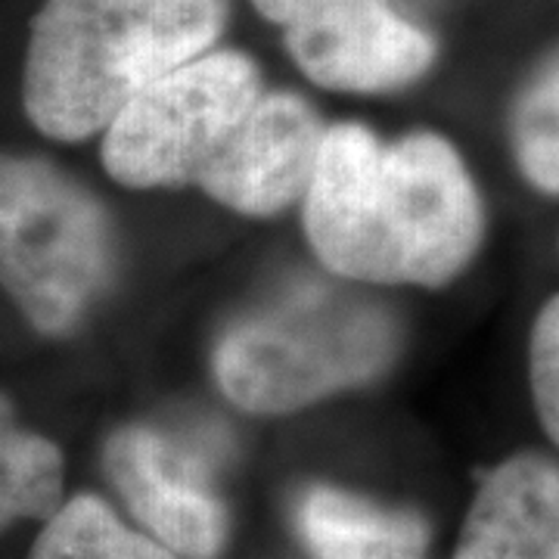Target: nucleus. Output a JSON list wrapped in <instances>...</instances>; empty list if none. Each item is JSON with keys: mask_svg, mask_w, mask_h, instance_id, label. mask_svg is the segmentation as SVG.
<instances>
[{"mask_svg": "<svg viewBox=\"0 0 559 559\" xmlns=\"http://www.w3.org/2000/svg\"><path fill=\"white\" fill-rule=\"evenodd\" d=\"M323 131L305 97L264 91L252 57L209 50L121 106L100 159L121 187H200L237 215L274 218L305 197Z\"/></svg>", "mask_w": 559, "mask_h": 559, "instance_id": "1", "label": "nucleus"}, {"mask_svg": "<svg viewBox=\"0 0 559 559\" xmlns=\"http://www.w3.org/2000/svg\"><path fill=\"white\" fill-rule=\"evenodd\" d=\"M318 261L358 286H429L479 252L485 212L466 165L432 131L385 143L358 121L330 124L301 197Z\"/></svg>", "mask_w": 559, "mask_h": 559, "instance_id": "2", "label": "nucleus"}, {"mask_svg": "<svg viewBox=\"0 0 559 559\" xmlns=\"http://www.w3.org/2000/svg\"><path fill=\"white\" fill-rule=\"evenodd\" d=\"M230 0H44L32 22L22 106L44 138L75 143L183 62L209 53Z\"/></svg>", "mask_w": 559, "mask_h": 559, "instance_id": "3", "label": "nucleus"}, {"mask_svg": "<svg viewBox=\"0 0 559 559\" xmlns=\"http://www.w3.org/2000/svg\"><path fill=\"white\" fill-rule=\"evenodd\" d=\"M401 352L389 305L301 280L237 318L215 345V380L246 414L283 417L382 377Z\"/></svg>", "mask_w": 559, "mask_h": 559, "instance_id": "4", "label": "nucleus"}, {"mask_svg": "<svg viewBox=\"0 0 559 559\" xmlns=\"http://www.w3.org/2000/svg\"><path fill=\"white\" fill-rule=\"evenodd\" d=\"M116 277L103 202L60 165L0 153V289L40 336H69Z\"/></svg>", "mask_w": 559, "mask_h": 559, "instance_id": "5", "label": "nucleus"}, {"mask_svg": "<svg viewBox=\"0 0 559 559\" xmlns=\"http://www.w3.org/2000/svg\"><path fill=\"white\" fill-rule=\"evenodd\" d=\"M283 28L289 57L326 91L382 94L417 81L436 60V38L392 0H252Z\"/></svg>", "mask_w": 559, "mask_h": 559, "instance_id": "6", "label": "nucleus"}, {"mask_svg": "<svg viewBox=\"0 0 559 559\" xmlns=\"http://www.w3.org/2000/svg\"><path fill=\"white\" fill-rule=\"evenodd\" d=\"M103 469L140 532L178 559H218L227 507L200 463L150 426H124L103 448Z\"/></svg>", "mask_w": 559, "mask_h": 559, "instance_id": "7", "label": "nucleus"}, {"mask_svg": "<svg viewBox=\"0 0 559 559\" xmlns=\"http://www.w3.org/2000/svg\"><path fill=\"white\" fill-rule=\"evenodd\" d=\"M451 559H559L557 460L525 451L495 466L469 503Z\"/></svg>", "mask_w": 559, "mask_h": 559, "instance_id": "8", "label": "nucleus"}, {"mask_svg": "<svg viewBox=\"0 0 559 559\" xmlns=\"http://www.w3.org/2000/svg\"><path fill=\"white\" fill-rule=\"evenodd\" d=\"M296 525L314 559H429V525L419 513L333 485L305 491Z\"/></svg>", "mask_w": 559, "mask_h": 559, "instance_id": "9", "label": "nucleus"}, {"mask_svg": "<svg viewBox=\"0 0 559 559\" xmlns=\"http://www.w3.org/2000/svg\"><path fill=\"white\" fill-rule=\"evenodd\" d=\"M66 460L50 439L16 417L0 392V532L22 520H50L62 503Z\"/></svg>", "mask_w": 559, "mask_h": 559, "instance_id": "10", "label": "nucleus"}, {"mask_svg": "<svg viewBox=\"0 0 559 559\" xmlns=\"http://www.w3.org/2000/svg\"><path fill=\"white\" fill-rule=\"evenodd\" d=\"M28 559H178L159 540L119 520V513L97 495L62 500L44 520Z\"/></svg>", "mask_w": 559, "mask_h": 559, "instance_id": "11", "label": "nucleus"}, {"mask_svg": "<svg viewBox=\"0 0 559 559\" xmlns=\"http://www.w3.org/2000/svg\"><path fill=\"white\" fill-rule=\"evenodd\" d=\"M559 91H557V60L540 66V72L525 87L516 103L513 116V150L522 175L544 197H557L559 190Z\"/></svg>", "mask_w": 559, "mask_h": 559, "instance_id": "12", "label": "nucleus"}, {"mask_svg": "<svg viewBox=\"0 0 559 559\" xmlns=\"http://www.w3.org/2000/svg\"><path fill=\"white\" fill-rule=\"evenodd\" d=\"M532 395L540 429L550 441L559 439V299L544 301L528 340Z\"/></svg>", "mask_w": 559, "mask_h": 559, "instance_id": "13", "label": "nucleus"}]
</instances>
